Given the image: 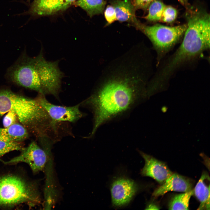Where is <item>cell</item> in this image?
<instances>
[{
  "instance_id": "1",
  "label": "cell",
  "mask_w": 210,
  "mask_h": 210,
  "mask_svg": "<svg viewBox=\"0 0 210 210\" xmlns=\"http://www.w3.org/2000/svg\"><path fill=\"white\" fill-rule=\"evenodd\" d=\"M148 71L133 59L118 57L103 70L94 91L83 104L92 111L93 137L103 124L126 114L147 96Z\"/></svg>"
},
{
  "instance_id": "2",
  "label": "cell",
  "mask_w": 210,
  "mask_h": 210,
  "mask_svg": "<svg viewBox=\"0 0 210 210\" xmlns=\"http://www.w3.org/2000/svg\"><path fill=\"white\" fill-rule=\"evenodd\" d=\"M187 27L182 42L176 51L157 66L149 83L161 90L168 86L175 74L183 68L196 63L210 48V16L199 11L186 15Z\"/></svg>"
},
{
  "instance_id": "3",
  "label": "cell",
  "mask_w": 210,
  "mask_h": 210,
  "mask_svg": "<svg viewBox=\"0 0 210 210\" xmlns=\"http://www.w3.org/2000/svg\"><path fill=\"white\" fill-rule=\"evenodd\" d=\"M37 184L13 174L0 176V208H12L25 204L34 206L41 203Z\"/></svg>"
},
{
  "instance_id": "4",
  "label": "cell",
  "mask_w": 210,
  "mask_h": 210,
  "mask_svg": "<svg viewBox=\"0 0 210 210\" xmlns=\"http://www.w3.org/2000/svg\"><path fill=\"white\" fill-rule=\"evenodd\" d=\"M187 27V24L169 27L158 24L149 26L140 23L136 27L151 42L156 53L157 66L179 42Z\"/></svg>"
},
{
  "instance_id": "5",
  "label": "cell",
  "mask_w": 210,
  "mask_h": 210,
  "mask_svg": "<svg viewBox=\"0 0 210 210\" xmlns=\"http://www.w3.org/2000/svg\"><path fill=\"white\" fill-rule=\"evenodd\" d=\"M7 75L11 81L17 85L43 94L34 57L23 55L9 68Z\"/></svg>"
},
{
  "instance_id": "6",
  "label": "cell",
  "mask_w": 210,
  "mask_h": 210,
  "mask_svg": "<svg viewBox=\"0 0 210 210\" xmlns=\"http://www.w3.org/2000/svg\"><path fill=\"white\" fill-rule=\"evenodd\" d=\"M20 154L8 160H1L5 164L13 165L20 162L27 164L33 173L35 174L42 171L47 161V156L46 152L41 149L35 141H33L21 150Z\"/></svg>"
},
{
  "instance_id": "7",
  "label": "cell",
  "mask_w": 210,
  "mask_h": 210,
  "mask_svg": "<svg viewBox=\"0 0 210 210\" xmlns=\"http://www.w3.org/2000/svg\"><path fill=\"white\" fill-rule=\"evenodd\" d=\"M36 99L55 123L64 121L74 122L83 116L79 109L80 104L71 106L55 105L48 102L44 95L40 93Z\"/></svg>"
},
{
  "instance_id": "8",
  "label": "cell",
  "mask_w": 210,
  "mask_h": 210,
  "mask_svg": "<svg viewBox=\"0 0 210 210\" xmlns=\"http://www.w3.org/2000/svg\"><path fill=\"white\" fill-rule=\"evenodd\" d=\"M136 184L133 180L120 178L114 180L111 186L113 205L120 207L129 203L137 191Z\"/></svg>"
},
{
  "instance_id": "9",
  "label": "cell",
  "mask_w": 210,
  "mask_h": 210,
  "mask_svg": "<svg viewBox=\"0 0 210 210\" xmlns=\"http://www.w3.org/2000/svg\"><path fill=\"white\" fill-rule=\"evenodd\" d=\"M139 153L145 161L141 172L143 176L152 178L162 184L173 174L164 162L141 151Z\"/></svg>"
},
{
  "instance_id": "10",
  "label": "cell",
  "mask_w": 210,
  "mask_h": 210,
  "mask_svg": "<svg viewBox=\"0 0 210 210\" xmlns=\"http://www.w3.org/2000/svg\"><path fill=\"white\" fill-rule=\"evenodd\" d=\"M193 186V182L189 178L176 173H173L154 190L152 195L158 197L172 191L186 192L192 190Z\"/></svg>"
},
{
  "instance_id": "11",
  "label": "cell",
  "mask_w": 210,
  "mask_h": 210,
  "mask_svg": "<svg viewBox=\"0 0 210 210\" xmlns=\"http://www.w3.org/2000/svg\"><path fill=\"white\" fill-rule=\"evenodd\" d=\"M76 0H34L29 12L37 15H47L65 10Z\"/></svg>"
},
{
  "instance_id": "12",
  "label": "cell",
  "mask_w": 210,
  "mask_h": 210,
  "mask_svg": "<svg viewBox=\"0 0 210 210\" xmlns=\"http://www.w3.org/2000/svg\"><path fill=\"white\" fill-rule=\"evenodd\" d=\"M112 5L115 10L117 20L132 23L136 27L140 23L136 16V9L130 0H116Z\"/></svg>"
},
{
  "instance_id": "13",
  "label": "cell",
  "mask_w": 210,
  "mask_h": 210,
  "mask_svg": "<svg viewBox=\"0 0 210 210\" xmlns=\"http://www.w3.org/2000/svg\"><path fill=\"white\" fill-rule=\"evenodd\" d=\"M210 178L204 172L194 189V193L200 202L197 209L210 210Z\"/></svg>"
},
{
  "instance_id": "14",
  "label": "cell",
  "mask_w": 210,
  "mask_h": 210,
  "mask_svg": "<svg viewBox=\"0 0 210 210\" xmlns=\"http://www.w3.org/2000/svg\"><path fill=\"white\" fill-rule=\"evenodd\" d=\"M28 136V131L22 124L15 123L8 127L0 128V141L20 142Z\"/></svg>"
},
{
  "instance_id": "15",
  "label": "cell",
  "mask_w": 210,
  "mask_h": 210,
  "mask_svg": "<svg viewBox=\"0 0 210 210\" xmlns=\"http://www.w3.org/2000/svg\"><path fill=\"white\" fill-rule=\"evenodd\" d=\"M106 3L105 0H78L74 4L83 9L91 17L102 13Z\"/></svg>"
},
{
  "instance_id": "16",
  "label": "cell",
  "mask_w": 210,
  "mask_h": 210,
  "mask_svg": "<svg viewBox=\"0 0 210 210\" xmlns=\"http://www.w3.org/2000/svg\"><path fill=\"white\" fill-rule=\"evenodd\" d=\"M193 190L177 194L171 199L168 205L169 210H188L190 199L194 194Z\"/></svg>"
},
{
  "instance_id": "17",
  "label": "cell",
  "mask_w": 210,
  "mask_h": 210,
  "mask_svg": "<svg viewBox=\"0 0 210 210\" xmlns=\"http://www.w3.org/2000/svg\"><path fill=\"white\" fill-rule=\"evenodd\" d=\"M166 5L158 0H154L148 7V14L145 18L150 21H157L161 20L162 14Z\"/></svg>"
},
{
  "instance_id": "18",
  "label": "cell",
  "mask_w": 210,
  "mask_h": 210,
  "mask_svg": "<svg viewBox=\"0 0 210 210\" xmlns=\"http://www.w3.org/2000/svg\"><path fill=\"white\" fill-rule=\"evenodd\" d=\"M23 148L20 142L0 141V158L9 152L15 150H21Z\"/></svg>"
},
{
  "instance_id": "19",
  "label": "cell",
  "mask_w": 210,
  "mask_h": 210,
  "mask_svg": "<svg viewBox=\"0 0 210 210\" xmlns=\"http://www.w3.org/2000/svg\"><path fill=\"white\" fill-rule=\"evenodd\" d=\"M177 15L176 10L173 7L166 6L163 11L161 20L167 23L172 22L175 20Z\"/></svg>"
},
{
  "instance_id": "20",
  "label": "cell",
  "mask_w": 210,
  "mask_h": 210,
  "mask_svg": "<svg viewBox=\"0 0 210 210\" xmlns=\"http://www.w3.org/2000/svg\"><path fill=\"white\" fill-rule=\"evenodd\" d=\"M105 18L107 23L111 24L117 20L115 9L112 5H108L104 12Z\"/></svg>"
},
{
  "instance_id": "21",
  "label": "cell",
  "mask_w": 210,
  "mask_h": 210,
  "mask_svg": "<svg viewBox=\"0 0 210 210\" xmlns=\"http://www.w3.org/2000/svg\"><path fill=\"white\" fill-rule=\"evenodd\" d=\"M17 119V116L14 111H10L3 118V125L4 127H8L16 123Z\"/></svg>"
},
{
  "instance_id": "22",
  "label": "cell",
  "mask_w": 210,
  "mask_h": 210,
  "mask_svg": "<svg viewBox=\"0 0 210 210\" xmlns=\"http://www.w3.org/2000/svg\"><path fill=\"white\" fill-rule=\"evenodd\" d=\"M154 0H134L132 3L136 9H146Z\"/></svg>"
},
{
  "instance_id": "23",
  "label": "cell",
  "mask_w": 210,
  "mask_h": 210,
  "mask_svg": "<svg viewBox=\"0 0 210 210\" xmlns=\"http://www.w3.org/2000/svg\"><path fill=\"white\" fill-rule=\"evenodd\" d=\"M182 5L187 6L188 0H178Z\"/></svg>"
},
{
  "instance_id": "24",
  "label": "cell",
  "mask_w": 210,
  "mask_h": 210,
  "mask_svg": "<svg viewBox=\"0 0 210 210\" xmlns=\"http://www.w3.org/2000/svg\"><path fill=\"white\" fill-rule=\"evenodd\" d=\"M28 1H29L30 0H27Z\"/></svg>"
}]
</instances>
